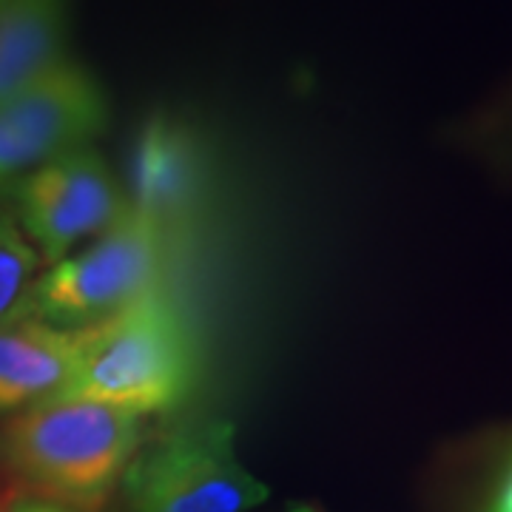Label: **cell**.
<instances>
[{
	"instance_id": "9c48e42d",
	"label": "cell",
	"mask_w": 512,
	"mask_h": 512,
	"mask_svg": "<svg viewBox=\"0 0 512 512\" xmlns=\"http://www.w3.org/2000/svg\"><path fill=\"white\" fill-rule=\"evenodd\" d=\"M40 256L20 231L12 208H0V325L29 319Z\"/></svg>"
},
{
	"instance_id": "7c38bea8",
	"label": "cell",
	"mask_w": 512,
	"mask_h": 512,
	"mask_svg": "<svg viewBox=\"0 0 512 512\" xmlns=\"http://www.w3.org/2000/svg\"><path fill=\"white\" fill-rule=\"evenodd\" d=\"M288 512H322V510H316V507H311V504H296V507H291Z\"/></svg>"
},
{
	"instance_id": "30bf717a",
	"label": "cell",
	"mask_w": 512,
	"mask_h": 512,
	"mask_svg": "<svg viewBox=\"0 0 512 512\" xmlns=\"http://www.w3.org/2000/svg\"><path fill=\"white\" fill-rule=\"evenodd\" d=\"M481 512H512V458L507 470L495 481L493 493L487 498V504L481 507Z\"/></svg>"
},
{
	"instance_id": "ba28073f",
	"label": "cell",
	"mask_w": 512,
	"mask_h": 512,
	"mask_svg": "<svg viewBox=\"0 0 512 512\" xmlns=\"http://www.w3.org/2000/svg\"><path fill=\"white\" fill-rule=\"evenodd\" d=\"M69 0H0V103L66 60Z\"/></svg>"
},
{
	"instance_id": "8992f818",
	"label": "cell",
	"mask_w": 512,
	"mask_h": 512,
	"mask_svg": "<svg viewBox=\"0 0 512 512\" xmlns=\"http://www.w3.org/2000/svg\"><path fill=\"white\" fill-rule=\"evenodd\" d=\"M20 231L49 265L106 234L126 214L128 202L111 165L92 146L66 151L20 180L9 194Z\"/></svg>"
},
{
	"instance_id": "6da1fadb",
	"label": "cell",
	"mask_w": 512,
	"mask_h": 512,
	"mask_svg": "<svg viewBox=\"0 0 512 512\" xmlns=\"http://www.w3.org/2000/svg\"><path fill=\"white\" fill-rule=\"evenodd\" d=\"M143 441L140 416L80 399H43L6 424L0 453L49 504L97 510L126 476Z\"/></svg>"
},
{
	"instance_id": "7a4b0ae2",
	"label": "cell",
	"mask_w": 512,
	"mask_h": 512,
	"mask_svg": "<svg viewBox=\"0 0 512 512\" xmlns=\"http://www.w3.org/2000/svg\"><path fill=\"white\" fill-rule=\"evenodd\" d=\"M194 376L197 356L183 316L157 288L89 328L80 365L52 399L109 404L146 416L177 407L191 393Z\"/></svg>"
},
{
	"instance_id": "52a82bcc",
	"label": "cell",
	"mask_w": 512,
	"mask_h": 512,
	"mask_svg": "<svg viewBox=\"0 0 512 512\" xmlns=\"http://www.w3.org/2000/svg\"><path fill=\"white\" fill-rule=\"evenodd\" d=\"M86 330L52 328L37 319L0 325V413L57 396L80 365Z\"/></svg>"
},
{
	"instance_id": "5b68a950",
	"label": "cell",
	"mask_w": 512,
	"mask_h": 512,
	"mask_svg": "<svg viewBox=\"0 0 512 512\" xmlns=\"http://www.w3.org/2000/svg\"><path fill=\"white\" fill-rule=\"evenodd\" d=\"M109 126V100L86 66L66 57L0 103V197L66 151L92 146Z\"/></svg>"
},
{
	"instance_id": "277c9868",
	"label": "cell",
	"mask_w": 512,
	"mask_h": 512,
	"mask_svg": "<svg viewBox=\"0 0 512 512\" xmlns=\"http://www.w3.org/2000/svg\"><path fill=\"white\" fill-rule=\"evenodd\" d=\"M234 424L194 419L131 458L123 493L131 512H248L271 490L242 464Z\"/></svg>"
},
{
	"instance_id": "3957f363",
	"label": "cell",
	"mask_w": 512,
	"mask_h": 512,
	"mask_svg": "<svg viewBox=\"0 0 512 512\" xmlns=\"http://www.w3.org/2000/svg\"><path fill=\"white\" fill-rule=\"evenodd\" d=\"M163 256V220L128 205L94 245L37 276L29 316L52 328H97L160 288Z\"/></svg>"
},
{
	"instance_id": "8fae6325",
	"label": "cell",
	"mask_w": 512,
	"mask_h": 512,
	"mask_svg": "<svg viewBox=\"0 0 512 512\" xmlns=\"http://www.w3.org/2000/svg\"><path fill=\"white\" fill-rule=\"evenodd\" d=\"M12 512H72L66 507H57V504H49V501H20L15 504Z\"/></svg>"
}]
</instances>
